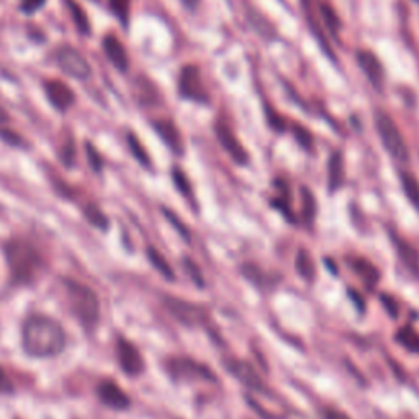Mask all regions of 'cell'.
Here are the masks:
<instances>
[{"mask_svg": "<svg viewBox=\"0 0 419 419\" xmlns=\"http://www.w3.org/2000/svg\"><path fill=\"white\" fill-rule=\"evenodd\" d=\"M82 212H84V218L87 219V223L92 224L95 229L102 231V233H107L110 228V219L100 207L95 205V203H89V205L84 207Z\"/></svg>", "mask_w": 419, "mask_h": 419, "instance_id": "7402d4cb", "label": "cell"}, {"mask_svg": "<svg viewBox=\"0 0 419 419\" xmlns=\"http://www.w3.org/2000/svg\"><path fill=\"white\" fill-rule=\"evenodd\" d=\"M164 306L180 324L189 328L207 326L210 321V314L205 306L197 305L194 301H187L177 299V296H164Z\"/></svg>", "mask_w": 419, "mask_h": 419, "instance_id": "5b68a950", "label": "cell"}, {"mask_svg": "<svg viewBox=\"0 0 419 419\" xmlns=\"http://www.w3.org/2000/svg\"><path fill=\"white\" fill-rule=\"evenodd\" d=\"M179 95L185 100L195 102V103H208L210 95L205 84H203L202 73L195 64H187L180 69L179 79Z\"/></svg>", "mask_w": 419, "mask_h": 419, "instance_id": "ba28073f", "label": "cell"}, {"mask_svg": "<svg viewBox=\"0 0 419 419\" xmlns=\"http://www.w3.org/2000/svg\"><path fill=\"white\" fill-rule=\"evenodd\" d=\"M46 0H21L20 2V10L25 15H33L36 14L38 10L45 7Z\"/></svg>", "mask_w": 419, "mask_h": 419, "instance_id": "74e56055", "label": "cell"}, {"mask_svg": "<svg viewBox=\"0 0 419 419\" xmlns=\"http://www.w3.org/2000/svg\"><path fill=\"white\" fill-rule=\"evenodd\" d=\"M165 371L174 382H189V380H208L214 382L213 372L205 366L189 357H170L165 362Z\"/></svg>", "mask_w": 419, "mask_h": 419, "instance_id": "8992f818", "label": "cell"}, {"mask_svg": "<svg viewBox=\"0 0 419 419\" xmlns=\"http://www.w3.org/2000/svg\"><path fill=\"white\" fill-rule=\"evenodd\" d=\"M0 140L12 148H20V150H25L26 148V141L24 140V136H20L14 130L5 128V126H0Z\"/></svg>", "mask_w": 419, "mask_h": 419, "instance_id": "d6a6232c", "label": "cell"}, {"mask_svg": "<svg viewBox=\"0 0 419 419\" xmlns=\"http://www.w3.org/2000/svg\"><path fill=\"white\" fill-rule=\"evenodd\" d=\"M146 256H148V261L151 262V266L157 270L159 274L162 275L165 280H169V282H174L175 280V272L170 264L167 262V259H165L161 252H159L156 247L152 246H148L146 249Z\"/></svg>", "mask_w": 419, "mask_h": 419, "instance_id": "44dd1931", "label": "cell"}, {"mask_svg": "<svg viewBox=\"0 0 419 419\" xmlns=\"http://www.w3.org/2000/svg\"><path fill=\"white\" fill-rule=\"evenodd\" d=\"M172 180H174L175 189H177L182 195H184L185 198H189V200H190V198H194V192H192L190 180L180 167H174L172 169Z\"/></svg>", "mask_w": 419, "mask_h": 419, "instance_id": "f1b7e54d", "label": "cell"}, {"mask_svg": "<svg viewBox=\"0 0 419 419\" xmlns=\"http://www.w3.org/2000/svg\"><path fill=\"white\" fill-rule=\"evenodd\" d=\"M356 59L363 76L367 77V81L371 82L375 89L382 90L385 86V69L377 54L371 51V49H357Z\"/></svg>", "mask_w": 419, "mask_h": 419, "instance_id": "4fadbf2b", "label": "cell"}, {"mask_svg": "<svg viewBox=\"0 0 419 419\" xmlns=\"http://www.w3.org/2000/svg\"><path fill=\"white\" fill-rule=\"evenodd\" d=\"M152 128L170 151L177 154V156H182V154H184V150H185L184 138H182L179 126L175 125L172 120L159 118L156 121H152Z\"/></svg>", "mask_w": 419, "mask_h": 419, "instance_id": "9a60e30c", "label": "cell"}, {"mask_svg": "<svg viewBox=\"0 0 419 419\" xmlns=\"http://www.w3.org/2000/svg\"><path fill=\"white\" fill-rule=\"evenodd\" d=\"M110 9L113 15L121 21L125 29L130 25V14H131V0H108Z\"/></svg>", "mask_w": 419, "mask_h": 419, "instance_id": "83f0119b", "label": "cell"}, {"mask_svg": "<svg viewBox=\"0 0 419 419\" xmlns=\"http://www.w3.org/2000/svg\"><path fill=\"white\" fill-rule=\"evenodd\" d=\"M43 89H45L48 102L51 103V107L54 110H58L59 113L68 112L76 102L74 90L63 81L49 79L43 84Z\"/></svg>", "mask_w": 419, "mask_h": 419, "instance_id": "7c38bea8", "label": "cell"}, {"mask_svg": "<svg viewBox=\"0 0 419 419\" xmlns=\"http://www.w3.org/2000/svg\"><path fill=\"white\" fill-rule=\"evenodd\" d=\"M86 154H87V161H89L90 169L95 174H100L103 170L105 162H103L102 154L98 152V150L95 148V145H93V143H90V141L86 143Z\"/></svg>", "mask_w": 419, "mask_h": 419, "instance_id": "1f68e13d", "label": "cell"}, {"mask_svg": "<svg viewBox=\"0 0 419 419\" xmlns=\"http://www.w3.org/2000/svg\"><path fill=\"white\" fill-rule=\"evenodd\" d=\"M59 159H61V162H63V165H66V167H68V169L74 167V162H76V146H74L73 138H69L68 143H64L63 151L59 152Z\"/></svg>", "mask_w": 419, "mask_h": 419, "instance_id": "e575fe53", "label": "cell"}, {"mask_svg": "<svg viewBox=\"0 0 419 419\" xmlns=\"http://www.w3.org/2000/svg\"><path fill=\"white\" fill-rule=\"evenodd\" d=\"M10 121V117H9V113L5 112V110L0 107V126H5L7 125Z\"/></svg>", "mask_w": 419, "mask_h": 419, "instance_id": "ee69618b", "label": "cell"}, {"mask_svg": "<svg viewBox=\"0 0 419 419\" xmlns=\"http://www.w3.org/2000/svg\"><path fill=\"white\" fill-rule=\"evenodd\" d=\"M352 269H354V272L359 275L363 285L367 286V290H373L375 286H377L380 280V272L377 270V267L368 261V259L366 257L354 259V261H352Z\"/></svg>", "mask_w": 419, "mask_h": 419, "instance_id": "d6986e66", "label": "cell"}, {"mask_svg": "<svg viewBox=\"0 0 419 419\" xmlns=\"http://www.w3.org/2000/svg\"><path fill=\"white\" fill-rule=\"evenodd\" d=\"M416 2H419V0H416Z\"/></svg>", "mask_w": 419, "mask_h": 419, "instance_id": "f6af8a7d", "label": "cell"}, {"mask_svg": "<svg viewBox=\"0 0 419 419\" xmlns=\"http://www.w3.org/2000/svg\"><path fill=\"white\" fill-rule=\"evenodd\" d=\"M180 2L187 10H197L200 5V0H180Z\"/></svg>", "mask_w": 419, "mask_h": 419, "instance_id": "7bdbcfd3", "label": "cell"}, {"mask_svg": "<svg viewBox=\"0 0 419 419\" xmlns=\"http://www.w3.org/2000/svg\"><path fill=\"white\" fill-rule=\"evenodd\" d=\"M68 334L56 319L43 313H31L21 324V347L33 359H51L63 354Z\"/></svg>", "mask_w": 419, "mask_h": 419, "instance_id": "6da1fadb", "label": "cell"}, {"mask_svg": "<svg viewBox=\"0 0 419 419\" xmlns=\"http://www.w3.org/2000/svg\"><path fill=\"white\" fill-rule=\"evenodd\" d=\"M214 135H217L219 145L223 146V150L228 152V156L238 165H247L249 164V152L242 143L238 140V136L234 135V131L229 128L228 125L223 121H218L214 125Z\"/></svg>", "mask_w": 419, "mask_h": 419, "instance_id": "8fae6325", "label": "cell"}, {"mask_svg": "<svg viewBox=\"0 0 419 419\" xmlns=\"http://www.w3.org/2000/svg\"><path fill=\"white\" fill-rule=\"evenodd\" d=\"M295 267L299 270V274L301 275L303 279L306 280V282H311L314 279V272H316V269H314V262H313V257L310 252L306 249H300L299 254L295 257Z\"/></svg>", "mask_w": 419, "mask_h": 419, "instance_id": "4316f807", "label": "cell"}, {"mask_svg": "<svg viewBox=\"0 0 419 419\" xmlns=\"http://www.w3.org/2000/svg\"><path fill=\"white\" fill-rule=\"evenodd\" d=\"M380 300H382L385 310H387V313L390 314L391 318H396L398 316L400 313V306H398V301H396L393 296L388 295V294H383L382 296H380Z\"/></svg>", "mask_w": 419, "mask_h": 419, "instance_id": "ab89813d", "label": "cell"}, {"mask_svg": "<svg viewBox=\"0 0 419 419\" xmlns=\"http://www.w3.org/2000/svg\"><path fill=\"white\" fill-rule=\"evenodd\" d=\"M117 362L126 377H140L145 372V359H143L141 351L138 349L135 343H131L130 339H126L125 336H118L117 338Z\"/></svg>", "mask_w": 419, "mask_h": 419, "instance_id": "9c48e42d", "label": "cell"}, {"mask_svg": "<svg viewBox=\"0 0 419 419\" xmlns=\"http://www.w3.org/2000/svg\"><path fill=\"white\" fill-rule=\"evenodd\" d=\"M400 182L408 202L419 212V180L416 179V175L411 172H401Z\"/></svg>", "mask_w": 419, "mask_h": 419, "instance_id": "603a6c76", "label": "cell"}, {"mask_svg": "<svg viewBox=\"0 0 419 419\" xmlns=\"http://www.w3.org/2000/svg\"><path fill=\"white\" fill-rule=\"evenodd\" d=\"M126 141H128L130 152L133 154V157L136 159V161L140 162L143 167L151 169L152 161H151L150 154H148V151H146V148L143 146V143L140 141V138H138L133 131H128V135H126Z\"/></svg>", "mask_w": 419, "mask_h": 419, "instance_id": "d4e9b609", "label": "cell"}, {"mask_svg": "<svg viewBox=\"0 0 419 419\" xmlns=\"http://www.w3.org/2000/svg\"><path fill=\"white\" fill-rule=\"evenodd\" d=\"M291 133H294L296 143H299L303 150H306V151L313 150L314 141H313V135L310 133V130H306L305 126L300 125V123H294L291 125Z\"/></svg>", "mask_w": 419, "mask_h": 419, "instance_id": "4dcf8cb0", "label": "cell"}, {"mask_svg": "<svg viewBox=\"0 0 419 419\" xmlns=\"http://www.w3.org/2000/svg\"><path fill=\"white\" fill-rule=\"evenodd\" d=\"M63 286L66 290V296H68L71 313L76 316L77 323L84 328L86 333H95L102 316L100 300H98L95 290L81 282V280L71 277L63 279Z\"/></svg>", "mask_w": 419, "mask_h": 419, "instance_id": "3957f363", "label": "cell"}, {"mask_svg": "<svg viewBox=\"0 0 419 419\" xmlns=\"http://www.w3.org/2000/svg\"><path fill=\"white\" fill-rule=\"evenodd\" d=\"M390 239L393 244L396 256H398L400 262L403 264V267L410 272L413 277L419 279V252L413 244H410L403 236L395 233L393 229H390Z\"/></svg>", "mask_w": 419, "mask_h": 419, "instance_id": "5bb4252c", "label": "cell"}, {"mask_svg": "<svg viewBox=\"0 0 419 419\" xmlns=\"http://www.w3.org/2000/svg\"><path fill=\"white\" fill-rule=\"evenodd\" d=\"M396 343H400L406 351L413 352V354H419V333L411 326H405L396 331L395 336Z\"/></svg>", "mask_w": 419, "mask_h": 419, "instance_id": "484cf974", "label": "cell"}, {"mask_svg": "<svg viewBox=\"0 0 419 419\" xmlns=\"http://www.w3.org/2000/svg\"><path fill=\"white\" fill-rule=\"evenodd\" d=\"M182 262H184V269H185L187 275H189V277H190L192 282H194L198 286V289H202V286H205V279H203L202 269L198 267L197 264L194 261H192V259H189V257H185Z\"/></svg>", "mask_w": 419, "mask_h": 419, "instance_id": "836d02e7", "label": "cell"}, {"mask_svg": "<svg viewBox=\"0 0 419 419\" xmlns=\"http://www.w3.org/2000/svg\"><path fill=\"white\" fill-rule=\"evenodd\" d=\"M97 396L100 403L113 411H126L131 406L130 396L112 378H102L97 383Z\"/></svg>", "mask_w": 419, "mask_h": 419, "instance_id": "30bf717a", "label": "cell"}, {"mask_svg": "<svg viewBox=\"0 0 419 419\" xmlns=\"http://www.w3.org/2000/svg\"><path fill=\"white\" fill-rule=\"evenodd\" d=\"M319 16H321L323 25L326 26V30L334 38H339V33L343 30V24H341V19L334 12V9L328 4H319Z\"/></svg>", "mask_w": 419, "mask_h": 419, "instance_id": "cb8c5ba5", "label": "cell"}, {"mask_svg": "<svg viewBox=\"0 0 419 419\" xmlns=\"http://www.w3.org/2000/svg\"><path fill=\"white\" fill-rule=\"evenodd\" d=\"M266 112H267V123L272 130L277 131V133H284L286 130V123L284 117H280L277 112H274L270 107H266Z\"/></svg>", "mask_w": 419, "mask_h": 419, "instance_id": "d590c367", "label": "cell"}, {"mask_svg": "<svg viewBox=\"0 0 419 419\" xmlns=\"http://www.w3.org/2000/svg\"><path fill=\"white\" fill-rule=\"evenodd\" d=\"M162 213L165 214V218H167V222L174 226L175 231H179V234L182 236V238H185V239H189V238H190L189 229H187V228H185V224L182 223L180 219L177 218V214L172 213V212H170V210H167V208H162Z\"/></svg>", "mask_w": 419, "mask_h": 419, "instance_id": "8d00e7d4", "label": "cell"}, {"mask_svg": "<svg viewBox=\"0 0 419 419\" xmlns=\"http://www.w3.org/2000/svg\"><path fill=\"white\" fill-rule=\"evenodd\" d=\"M54 59H56L58 68L63 71L66 76L73 77V79L87 81L92 76V68L89 61H87L84 54L74 46H59L56 49V54H54Z\"/></svg>", "mask_w": 419, "mask_h": 419, "instance_id": "52a82bcc", "label": "cell"}, {"mask_svg": "<svg viewBox=\"0 0 419 419\" xmlns=\"http://www.w3.org/2000/svg\"><path fill=\"white\" fill-rule=\"evenodd\" d=\"M347 294H349V299H351L352 303H354V306L357 308V311H359V313L366 311V300H363V296L359 294V291L354 290V289H349V290H347Z\"/></svg>", "mask_w": 419, "mask_h": 419, "instance_id": "60d3db41", "label": "cell"}, {"mask_svg": "<svg viewBox=\"0 0 419 419\" xmlns=\"http://www.w3.org/2000/svg\"><path fill=\"white\" fill-rule=\"evenodd\" d=\"M375 128L382 146L385 148L391 157L398 162H408L410 161V151H408L406 141L401 133L398 125L395 123V120L390 117L388 113L377 110L375 112Z\"/></svg>", "mask_w": 419, "mask_h": 419, "instance_id": "277c9868", "label": "cell"}, {"mask_svg": "<svg viewBox=\"0 0 419 419\" xmlns=\"http://www.w3.org/2000/svg\"><path fill=\"white\" fill-rule=\"evenodd\" d=\"M301 198H303V218L306 223H313L314 214H316V198L311 194L310 189L303 187L301 189Z\"/></svg>", "mask_w": 419, "mask_h": 419, "instance_id": "f546056e", "label": "cell"}, {"mask_svg": "<svg viewBox=\"0 0 419 419\" xmlns=\"http://www.w3.org/2000/svg\"><path fill=\"white\" fill-rule=\"evenodd\" d=\"M64 5L68 7L71 16H73L77 31H79L82 36H89L92 33V26L84 7H82L77 0H64Z\"/></svg>", "mask_w": 419, "mask_h": 419, "instance_id": "ffe728a7", "label": "cell"}, {"mask_svg": "<svg viewBox=\"0 0 419 419\" xmlns=\"http://www.w3.org/2000/svg\"><path fill=\"white\" fill-rule=\"evenodd\" d=\"M323 419H351L344 411L338 410V408H326L323 413Z\"/></svg>", "mask_w": 419, "mask_h": 419, "instance_id": "b9f144b4", "label": "cell"}, {"mask_svg": "<svg viewBox=\"0 0 419 419\" xmlns=\"http://www.w3.org/2000/svg\"><path fill=\"white\" fill-rule=\"evenodd\" d=\"M15 393V385L12 378L9 377V373L5 372V368L0 367V395H14Z\"/></svg>", "mask_w": 419, "mask_h": 419, "instance_id": "f35d334b", "label": "cell"}, {"mask_svg": "<svg viewBox=\"0 0 419 419\" xmlns=\"http://www.w3.org/2000/svg\"><path fill=\"white\" fill-rule=\"evenodd\" d=\"M102 48L103 54L107 59L112 63V66L120 73H128L130 69V58L128 53H126V48L123 46L117 36L113 33H108L102 38Z\"/></svg>", "mask_w": 419, "mask_h": 419, "instance_id": "2e32d148", "label": "cell"}, {"mask_svg": "<svg viewBox=\"0 0 419 419\" xmlns=\"http://www.w3.org/2000/svg\"><path fill=\"white\" fill-rule=\"evenodd\" d=\"M226 367H228V371L233 373L241 383H244L246 387H249L251 390L257 391V393L269 395L266 383L262 382V378L259 377L257 372L247 362H242V361L229 362V363H226Z\"/></svg>", "mask_w": 419, "mask_h": 419, "instance_id": "e0dca14e", "label": "cell"}, {"mask_svg": "<svg viewBox=\"0 0 419 419\" xmlns=\"http://www.w3.org/2000/svg\"><path fill=\"white\" fill-rule=\"evenodd\" d=\"M12 284L30 286L40 279L45 262L35 244L24 238H10L2 246Z\"/></svg>", "mask_w": 419, "mask_h": 419, "instance_id": "7a4b0ae2", "label": "cell"}, {"mask_svg": "<svg viewBox=\"0 0 419 419\" xmlns=\"http://www.w3.org/2000/svg\"><path fill=\"white\" fill-rule=\"evenodd\" d=\"M328 182L329 192H338L346 182V170H344V157L341 151H334L329 157L328 164Z\"/></svg>", "mask_w": 419, "mask_h": 419, "instance_id": "ac0fdd59", "label": "cell"}]
</instances>
